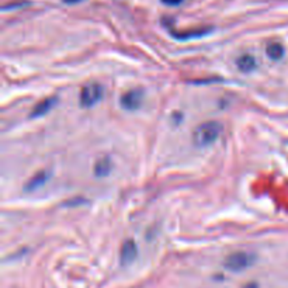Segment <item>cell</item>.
<instances>
[{"mask_svg":"<svg viewBox=\"0 0 288 288\" xmlns=\"http://www.w3.org/2000/svg\"><path fill=\"white\" fill-rule=\"evenodd\" d=\"M222 132V125L218 121H207L198 125L193 132V142L196 146H208L214 144Z\"/></svg>","mask_w":288,"mask_h":288,"instance_id":"1","label":"cell"},{"mask_svg":"<svg viewBox=\"0 0 288 288\" xmlns=\"http://www.w3.org/2000/svg\"><path fill=\"white\" fill-rule=\"evenodd\" d=\"M256 262V256L249 252H235L226 257L224 266L229 272H242L247 267H251L253 263Z\"/></svg>","mask_w":288,"mask_h":288,"instance_id":"2","label":"cell"},{"mask_svg":"<svg viewBox=\"0 0 288 288\" xmlns=\"http://www.w3.org/2000/svg\"><path fill=\"white\" fill-rule=\"evenodd\" d=\"M104 94V90L100 85L97 83H90V85H86L82 87L79 96L80 106L89 108V107L96 106L97 103L100 102Z\"/></svg>","mask_w":288,"mask_h":288,"instance_id":"3","label":"cell"},{"mask_svg":"<svg viewBox=\"0 0 288 288\" xmlns=\"http://www.w3.org/2000/svg\"><path fill=\"white\" fill-rule=\"evenodd\" d=\"M144 100V91L141 89H132L124 93L121 97V107L127 111H135L138 110Z\"/></svg>","mask_w":288,"mask_h":288,"instance_id":"4","label":"cell"},{"mask_svg":"<svg viewBox=\"0 0 288 288\" xmlns=\"http://www.w3.org/2000/svg\"><path fill=\"white\" fill-rule=\"evenodd\" d=\"M138 255V249H137V243L133 242L132 239L125 240L121 246V253H120V257H121V264H129L135 260V257Z\"/></svg>","mask_w":288,"mask_h":288,"instance_id":"5","label":"cell"},{"mask_svg":"<svg viewBox=\"0 0 288 288\" xmlns=\"http://www.w3.org/2000/svg\"><path fill=\"white\" fill-rule=\"evenodd\" d=\"M55 103H56V99H47V100H43V102H40L37 106L34 107V110L31 112V117H40V116H44V114H47V112L55 106Z\"/></svg>","mask_w":288,"mask_h":288,"instance_id":"6","label":"cell"},{"mask_svg":"<svg viewBox=\"0 0 288 288\" xmlns=\"http://www.w3.org/2000/svg\"><path fill=\"white\" fill-rule=\"evenodd\" d=\"M255 66H256V59L253 58L252 55H242L238 59V68L242 72H251V70L255 69Z\"/></svg>","mask_w":288,"mask_h":288,"instance_id":"7","label":"cell"},{"mask_svg":"<svg viewBox=\"0 0 288 288\" xmlns=\"http://www.w3.org/2000/svg\"><path fill=\"white\" fill-rule=\"evenodd\" d=\"M266 53H267V56H268L270 59H273V61H278V59L283 58V55H284L283 45L278 43L268 44L266 48Z\"/></svg>","mask_w":288,"mask_h":288,"instance_id":"8","label":"cell"},{"mask_svg":"<svg viewBox=\"0 0 288 288\" xmlns=\"http://www.w3.org/2000/svg\"><path fill=\"white\" fill-rule=\"evenodd\" d=\"M111 169V163H110V159L108 158H103L96 163L94 166V173L96 176L99 177H104L108 175V171Z\"/></svg>","mask_w":288,"mask_h":288,"instance_id":"9","label":"cell"},{"mask_svg":"<svg viewBox=\"0 0 288 288\" xmlns=\"http://www.w3.org/2000/svg\"><path fill=\"white\" fill-rule=\"evenodd\" d=\"M47 177H48V173H45V171H41V173H38L37 176L32 177V180L28 184H27V191H31L34 188H37L38 186H41L44 183L47 182Z\"/></svg>","mask_w":288,"mask_h":288,"instance_id":"10","label":"cell"},{"mask_svg":"<svg viewBox=\"0 0 288 288\" xmlns=\"http://www.w3.org/2000/svg\"><path fill=\"white\" fill-rule=\"evenodd\" d=\"M165 5H170V6H176V5H180L183 0H162Z\"/></svg>","mask_w":288,"mask_h":288,"instance_id":"11","label":"cell"},{"mask_svg":"<svg viewBox=\"0 0 288 288\" xmlns=\"http://www.w3.org/2000/svg\"><path fill=\"white\" fill-rule=\"evenodd\" d=\"M79 2H82V0H64V3H68V5H75Z\"/></svg>","mask_w":288,"mask_h":288,"instance_id":"12","label":"cell"}]
</instances>
